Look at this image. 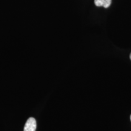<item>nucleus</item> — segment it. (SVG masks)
<instances>
[{
	"instance_id": "obj_4",
	"label": "nucleus",
	"mask_w": 131,
	"mask_h": 131,
	"mask_svg": "<svg viewBox=\"0 0 131 131\" xmlns=\"http://www.w3.org/2000/svg\"><path fill=\"white\" fill-rule=\"evenodd\" d=\"M130 121H131V115H130Z\"/></svg>"
},
{
	"instance_id": "obj_2",
	"label": "nucleus",
	"mask_w": 131,
	"mask_h": 131,
	"mask_svg": "<svg viewBox=\"0 0 131 131\" xmlns=\"http://www.w3.org/2000/svg\"><path fill=\"white\" fill-rule=\"evenodd\" d=\"M112 0H94L95 4L98 7L103 6L104 8H107L110 6Z\"/></svg>"
},
{
	"instance_id": "obj_1",
	"label": "nucleus",
	"mask_w": 131,
	"mask_h": 131,
	"mask_svg": "<svg viewBox=\"0 0 131 131\" xmlns=\"http://www.w3.org/2000/svg\"><path fill=\"white\" fill-rule=\"evenodd\" d=\"M37 129V122L33 117L27 119L24 127V131H35Z\"/></svg>"
},
{
	"instance_id": "obj_3",
	"label": "nucleus",
	"mask_w": 131,
	"mask_h": 131,
	"mask_svg": "<svg viewBox=\"0 0 131 131\" xmlns=\"http://www.w3.org/2000/svg\"><path fill=\"white\" fill-rule=\"evenodd\" d=\"M130 59L131 60V53L130 54Z\"/></svg>"
}]
</instances>
